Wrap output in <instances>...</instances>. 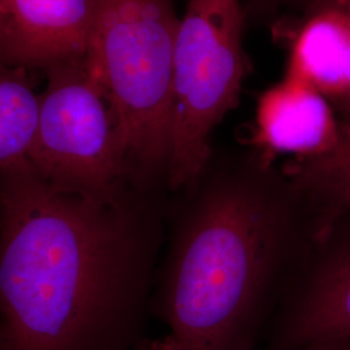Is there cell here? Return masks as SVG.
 Instances as JSON below:
<instances>
[{"label": "cell", "mask_w": 350, "mask_h": 350, "mask_svg": "<svg viewBox=\"0 0 350 350\" xmlns=\"http://www.w3.org/2000/svg\"><path fill=\"white\" fill-rule=\"evenodd\" d=\"M147 191L72 195L0 172V350H127L150 282Z\"/></svg>", "instance_id": "1"}, {"label": "cell", "mask_w": 350, "mask_h": 350, "mask_svg": "<svg viewBox=\"0 0 350 350\" xmlns=\"http://www.w3.org/2000/svg\"><path fill=\"white\" fill-rule=\"evenodd\" d=\"M188 187L161 287L167 335L180 350H250L276 283L313 240L309 215L282 170L254 152L209 161Z\"/></svg>", "instance_id": "2"}, {"label": "cell", "mask_w": 350, "mask_h": 350, "mask_svg": "<svg viewBox=\"0 0 350 350\" xmlns=\"http://www.w3.org/2000/svg\"><path fill=\"white\" fill-rule=\"evenodd\" d=\"M174 0H95L88 51L117 126L129 183L167 182L173 135Z\"/></svg>", "instance_id": "3"}, {"label": "cell", "mask_w": 350, "mask_h": 350, "mask_svg": "<svg viewBox=\"0 0 350 350\" xmlns=\"http://www.w3.org/2000/svg\"><path fill=\"white\" fill-rule=\"evenodd\" d=\"M245 0H188L173 63V135L166 186H191L212 159L211 137L238 107L250 62Z\"/></svg>", "instance_id": "4"}, {"label": "cell", "mask_w": 350, "mask_h": 350, "mask_svg": "<svg viewBox=\"0 0 350 350\" xmlns=\"http://www.w3.org/2000/svg\"><path fill=\"white\" fill-rule=\"evenodd\" d=\"M46 75L30 167L51 187L72 195L112 198L133 187L112 109L86 62Z\"/></svg>", "instance_id": "5"}, {"label": "cell", "mask_w": 350, "mask_h": 350, "mask_svg": "<svg viewBox=\"0 0 350 350\" xmlns=\"http://www.w3.org/2000/svg\"><path fill=\"white\" fill-rule=\"evenodd\" d=\"M350 336V206L312 240L293 269L278 350Z\"/></svg>", "instance_id": "6"}, {"label": "cell", "mask_w": 350, "mask_h": 350, "mask_svg": "<svg viewBox=\"0 0 350 350\" xmlns=\"http://www.w3.org/2000/svg\"><path fill=\"white\" fill-rule=\"evenodd\" d=\"M0 64L40 70L85 63L95 0H0Z\"/></svg>", "instance_id": "7"}, {"label": "cell", "mask_w": 350, "mask_h": 350, "mask_svg": "<svg viewBox=\"0 0 350 350\" xmlns=\"http://www.w3.org/2000/svg\"><path fill=\"white\" fill-rule=\"evenodd\" d=\"M340 129L331 101L308 82L286 73L258 99L253 152L267 163L284 154L315 157L336 146Z\"/></svg>", "instance_id": "8"}, {"label": "cell", "mask_w": 350, "mask_h": 350, "mask_svg": "<svg viewBox=\"0 0 350 350\" xmlns=\"http://www.w3.org/2000/svg\"><path fill=\"white\" fill-rule=\"evenodd\" d=\"M287 75L321 91L331 104L347 75L350 52V0H313L288 30Z\"/></svg>", "instance_id": "9"}, {"label": "cell", "mask_w": 350, "mask_h": 350, "mask_svg": "<svg viewBox=\"0 0 350 350\" xmlns=\"http://www.w3.org/2000/svg\"><path fill=\"white\" fill-rule=\"evenodd\" d=\"M280 170L309 214L314 238L318 237L350 206V124L341 122L332 150L315 157L289 159Z\"/></svg>", "instance_id": "10"}, {"label": "cell", "mask_w": 350, "mask_h": 350, "mask_svg": "<svg viewBox=\"0 0 350 350\" xmlns=\"http://www.w3.org/2000/svg\"><path fill=\"white\" fill-rule=\"evenodd\" d=\"M39 95L27 72L0 64V172L27 163L37 131Z\"/></svg>", "instance_id": "11"}, {"label": "cell", "mask_w": 350, "mask_h": 350, "mask_svg": "<svg viewBox=\"0 0 350 350\" xmlns=\"http://www.w3.org/2000/svg\"><path fill=\"white\" fill-rule=\"evenodd\" d=\"M313 0H245V14L248 20H267L273 14L289 10L302 12Z\"/></svg>", "instance_id": "12"}, {"label": "cell", "mask_w": 350, "mask_h": 350, "mask_svg": "<svg viewBox=\"0 0 350 350\" xmlns=\"http://www.w3.org/2000/svg\"><path fill=\"white\" fill-rule=\"evenodd\" d=\"M335 111L338 113V118L341 122L350 124V52L347 66V75L342 90L338 96V99L332 103Z\"/></svg>", "instance_id": "13"}, {"label": "cell", "mask_w": 350, "mask_h": 350, "mask_svg": "<svg viewBox=\"0 0 350 350\" xmlns=\"http://www.w3.org/2000/svg\"><path fill=\"white\" fill-rule=\"evenodd\" d=\"M286 350H350V336L308 342Z\"/></svg>", "instance_id": "14"}, {"label": "cell", "mask_w": 350, "mask_h": 350, "mask_svg": "<svg viewBox=\"0 0 350 350\" xmlns=\"http://www.w3.org/2000/svg\"><path fill=\"white\" fill-rule=\"evenodd\" d=\"M138 350H180L179 345L175 342L174 338L170 335H166L161 338L150 340L140 345Z\"/></svg>", "instance_id": "15"}, {"label": "cell", "mask_w": 350, "mask_h": 350, "mask_svg": "<svg viewBox=\"0 0 350 350\" xmlns=\"http://www.w3.org/2000/svg\"><path fill=\"white\" fill-rule=\"evenodd\" d=\"M0 17H1V12H0Z\"/></svg>", "instance_id": "16"}]
</instances>
